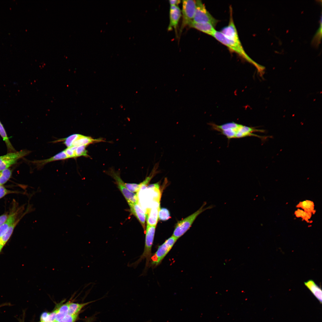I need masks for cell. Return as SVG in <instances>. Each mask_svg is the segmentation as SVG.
<instances>
[{"mask_svg":"<svg viewBox=\"0 0 322 322\" xmlns=\"http://www.w3.org/2000/svg\"><path fill=\"white\" fill-rule=\"evenodd\" d=\"M57 308L51 312H43L40 316L41 322H53L55 321Z\"/></svg>","mask_w":322,"mask_h":322,"instance_id":"44dd1931","label":"cell"},{"mask_svg":"<svg viewBox=\"0 0 322 322\" xmlns=\"http://www.w3.org/2000/svg\"><path fill=\"white\" fill-rule=\"evenodd\" d=\"M124 186L129 190L132 192L138 193L140 188L144 186L142 182L139 184L136 183H126L123 181L122 182Z\"/></svg>","mask_w":322,"mask_h":322,"instance_id":"d4e9b609","label":"cell"},{"mask_svg":"<svg viewBox=\"0 0 322 322\" xmlns=\"http://www.w3.org/2000/svg\"><path fill=\"white\" fill-rule=\"evenodd\" d=\"M304 284L321 303L322 296L321 289L312 280H309L304 282Z\"/></svg>","mask_w":322,"mask_h":322,"instance_id":"5bb4252c","label":"cell"},{"mask_svg":"<svg viewBox=\"0 0 322 322\" xmlns=\"http://www.w3.org/2000/svg\"><path fill=\"white\" fill-rule=\"evenodd\" d=\"M79 314L73 315L67 314L58 322H75L78 318Z\"/></svg>","mask_w":322,"mask_h":322,"instance_id":"f1b7e54d","label":"cell"},{"mask_svg":"<svg viewBox=\"0 0 322 322\" xmlns=\"http://www.w3.org/2000/svg\"><path fill=\"white\" fill-rule=\"evenodd\" d=\"M68 158L64 151L63 150L48 159L34 160L32 162L36 165L38 168H40L44 165L49 162L57 160H64Z\"/></svg>","mask_w":322,"mask_h":322,"instance_id":"7c38bea8","label":"cell"},{"mask_svg":"<svg viewBox=\"0 0 322 322\" xmlns=\"http://www.w3.org/2000/svg\"><path fill=\"white\" fill-rule=\"evenodd\" d=\"M0 135L3 139V140L5 142L7 149L9 150V151L12 152L16 151L11 144L7 135L6 131L0 121Z\"/></svg>","mask_w":322,"mask_h":322,"instance_id":"603a6c76","label":"cell"},{"mask_svg":"<svg viewBox=\"0 0 322 322\" xmlns=\"http://www.w3.org/2000/svg\"></svg>","mask_w":322,"mask_h":322,"instance_id":"8d00e7d4","label":"cell"},{"mask_svg":"<svg viewBox=\"0 0 322 322\" xmlns=\"http://www.w3.org/2000/svg\"><path fill=\"white\" fill-rule=\"evenodd\" d=\"M12 175V171L7 168L0 171V185L5 184L10 178Z\"/></svg>","mask_w":322,"mask_h":322,"instance_id":"cb8c5ba5","label":"cell"},{"mask_svg":"<svg viewBox=\"0 0 322 322\" xmlns=\"http://www.w3.org/2000/svg\"><path fill=\"white\" fill-rule=\"evenodd\" d=\"M196 9L193 21L198 23H209L215 27L218 22V20L208 11L201 1L196 0Z\"/></svg>","mask_w":322,"mask_h":322,"instance_id":"5b68a950","label":"cell"},{"mask_svg":"<svg viewBox=\"0 0 322 322\" xmlns=\"http://www.w3.org/2000/svg\"><path fill=\"white\" fill-rule=\"evenodd\" d=\"M80 134H73L67 137L59 139L53 142L56 143L63 142V143L67 147H69L72 146L73 143L78 137Z\"/></svg>","mask_w":322,"mask_h":322,"instance_id":"ffe728a7","label":"cell"},{"mask_svg":"<svg viewBox=\"0 0 322 322\" xmlns=\"http://www.w3.org/2000/svg\"><path fill=\"white\" fill-rule=\"evenodd\" d=\"M170 217V213L168 209L165 208H162L160 209L158 218L160 220L165 221L169 219Z\"/></svg>","mask_w":322,"mask_h":322,"instance_id":"83f0119b","label":"cell"},{"mask_svg":"<svg viewBox=\"0 0 322 322\" xmlns=\"http://www.w3.org/2000/svg\"><path fill=\"white\" fill-rule=\"evenodd\" d=\"M93 301H90L83 303H69L68 314L71 315L79 314L82 309L86 305Z\"/></svg>","mask_w":322,"mask_h":322,"instance_id":"ac0fdd59","label":"cell"},{"mask_svg":"<svg viewBox=\"0 0 322 322\" xmlns=\"http://www.w3.org/2000/svg\"><path fill=\"white\" fill-rule=\"evenodd\" d=\"M76 147V146H72L69 147H67L64 150L68 158H76L75 150Z\"/></svg>","mask_w":322,"mask_h":322,"instance_id":"f546056e","label":"cell"},{"mask_svg":"<svg viewBox=\"0 0 322 322\" xmlns=\"http://www.w3.org/2000/svg\"><path fill=\"white\" fill-rule=\"evenodd\" d=\"M181 1L179 0H171L169 1L170 6H177L180 3Z\"/></svg>","mask_w":322,"mask_h":322,"instance_id":"d6a6232c","label":"cell"},{"mask_svg":"<svg viewBox=\"0 0 322 322\" xmlns=\"http://www.w3.org/2000/svg\"><path fill=\"white\" fill-rule=\"evenodd\" d=\"M12 192H13L8 190L2 185H0V199L8 193Z\"/></svg>","mask_w":322,"mask_h":322,"instance_id":"4dcf8cb0","label":"cell"},{"mask_svg":"<svg viewBox=\"0 0 322 322\" xmlns=\"http://www.w3.org/2000/svg\"><path fill=\"white\" fill-rule=\"evenodd\" d=\"M294 214L297 217H301L303 220H305L307 222H309V220L311 218L312 214L299 209H298L295 212Z\"/></svg>","mask_w":322,"mask_h":322,"instance_id":"484cf974","label":"cell"},{"mask_svg":"<svg viewBox=\"0 0 322 322\" xmlns=\"http://www.w3.org/2000/svg\"><path fill=\"white\" fill-rule=\"evenodd\" d=\"M30 152L29 151L22 150L0 156V171L9 168L18 159L28 155Z\"/></svg>","mask_w":322,"mask_h":322,"instance_id":"52a82bcc","label":"cell"},{"mask_svg":"<svg viewBox=\"0 0 322 322\" xmlns=\"http://www.w3.org/2000/svg\"><path fill=\"white\" fill-rule=\"evenodd\" d=\"M189 26L191 27L212 36L216 31L214 27L209 23H198L192 21Z\"/></svg>","mask_w":322,"mask_h":322,"instance_id":"4fadbf2b","label":"cell"},{"mask_svg":"<svg viewBox=\"0 0 322 322\" xmlns=\"http://www.w3.org/2000/svg\"><path fill=\"white\" fill-rule=\"evenodd\" d=\"M129 205L131 213L136 217L144 229L145 230V213L138 203Z\"/></svg>","mask_w":322,"mask_h":322,"instance_id":"8fae6325","label":"cell"},{"mask_svg":"<svg viewBox=\"0 0 322 322\" xmlns=\"http://www.w3.org/2000/svg\"><path fill=\"white\" fill-rule=\"evenodd\" d=\"M160 209V202H155L151 208L146 210V219L147 225L156 226L158 218V213Z\"/></svg>","mask_w":322,"mask_h":322,"instance_id":"9c48e42d","label":"cell"},{"mask_svg":"<svg viewBox=\"0 0 322 322\" xmlns=\"http://www.w3.org/2000/svg\"><path fill=\"white\" fill-rule=\"evenodd\" d=\"M213 37L227 47L231 51L236 53L246 61L255 66L260 75H263L264 67L256 63L248 56L244 49L242 44H238L228 39L220 31L216 30Z\"/></svg>","mask_w":322,"mask_h":322,"instance_id":"7a4b0ae2","label":"cell"},{"mask_svg":"<svg viewBox=\"0 0 322 322\" xmlns=\"http://www.w3.org/2000/svg\"><path fill=\"white\" fill-rule=\"evenodd\" d=\"M9 216L7 214H4L0 216V227L5 222Z\"/></svg>","mask_w":322,"mask_h":322,"instance_id":"1f68e13d","label":"cell"},{"mask_svg":"<svg viewBox=\"0 0 322 322\" xmlns=\"http://www.w3.org/2000/svg\"><path fill=\"white\" fill-rule=\"evenodd\" d=\"M86 145L76 146L75 150L76 158L80 156L88 157V151L86 149Z\"/></svg>","mask_w":322,"mask_h":322,"instance_id":"4316f807","label":"cell"},{"mask_svg":"<svg viewBox=\"0 0 322 322\" xmlns=\"http://www.w3.org/2000/svg\"><path fill=\"white\" fill-rule=\"evenodd\" d=\"M69 303V302L66 303L57 308L58 312L56 315L55 321L58 322H59L66 315L68 314Z\"/></svg>","mask_w":322,"mask_h":322,"instance_id":"7402d4cb","label":"cell"},{"mask_svg":"<svg viewBox=\"0 0 322 322\" xmlns=\"http://www.w3.org/2000/svg\"><path fill=\"white\" fill-rule=\"evenodd\" d=\"M206 204V202L204 203L201 207L196 211L178 222L176 225L172 236L177 239H178L189 229L199 214L205 210L210 209L214 207V205H211L206 208H204Z\"/></svg>","mask_w":322,"mask_h":322,"instance_id":"3957f363","label":"cell"},{"mask_svg":"<svg viewBox=\"0 0 322 322\" xmlns=\"http://www.w3.org/2000/svg\"><path fill=\"white\" fill-rule=\"evenodd\" d=\"M110 175L115 180L118 188L121 192L127 201L129 205L138 203V193H135L129 190L123 184V181L119 176V174L114 171H111Z\"/></svg>","mask_w":322,"mask_h":322,"instance_id":"ba28073f","label":"cell"},{"mask_svg":"<svg viewBox=\"0 0 322 322\" xmlns=\"http://www.w3.org/2000/svg\"><path fill=\"white\" fill-rule=\"evenodd\" d=\"M256 132H263L264 131L233 122L223 125L221 134L225 136L228 140L249 136L256 137L262 139L265 138V137L260 136L253 133Z\"/></svg>","mask_w":322,"mask_h":322,"instance_id":"6da1fadb","label":"cell"},{"mask_svg":"<svg viewBox=\"0 0 322 322\" xmlns=\"http://www.w3.org/2000/svg\"><path fill=\"white\" fill-rule=\"evenodd\" d=\"M95 317H91L86 320L85 322H93L95 319Z\"/></svg>","mask_w":322,"mask_h":322,"instance_id":"836d02e7","label":"cell"},{"mask_svg":"<svg viewBox=\"0 0 322 322\" xmlns=\"http://www.w3.org/2000/svg\"><path fill=\"white\" fill-rule=\"evenodd\" d=\"M53 322H57V321H53Z\"/></svg>","mask_w":322,"mask_h":322,"instance_id":"d590c367","label":"cell"},{"mask_svg":"<svg viewBox=\"0 0 322 322\" xmlns=\"http://www.w3.org/2000/svg\"><path fill=\"white\" fill-rule=\"evenodd\" d=\"M19 219L15 221L10 227L6 233L0 238V252L11 236L15 227L19 221Z\"/></svg>","mask_w":322,"mask_h":322,"instance_id":"d6986e66","label":"cell"},{"mask_svg":"<svg viewBox=\"0 0 322 322\" xmlns=\"http://www.w3.org/2000/svg\"><path fill=\"white\" fill-rule=\"evenodd\" d=\"M314 207L313 202L309 200H306L300 202L296 206L297 208H301L304 211L312 214H314L315 213Z\"/></svg>","mask_w":322,"mask_h":322,"instance_id":"e0dca14e","label":"cell"},{"mask_svg":"<svg viewBox=\"0 0 322 322\" xmlns=\"http://www.w3.org/2000/svg\"><path fill=\"white\" fill-rule=\"evenodd\" d=\"M177 240V239L172 236L159 246L156 251L151 256L149 267H154L160 264L171 250Z\"/></svg>","mask_w":322,"mask_h":322,"instance_id":"277c9868","label":"cell"},{"mask_svg":"<svg viewBox=\"0 0 322 322\" xmlns=\"http://www.w3.org/2000/svg\"><path fill=\"white\" fill-rule=\"evenodd\" d=\"M5 305H7V304H2L1 305H0V307H2L3 306H5Z\"/></svg>","mask_w":322,"mask_h":322,"instance_id":"e575fe53","label":"cell"},{"mask_svg":"<svg viewBox=\"0 0 322 322\" xmlns=\"http://www.w3.org/2000/svg\"><path fill=\"white\" fill-rule=\"evenodd\" d=\"M17 214V211L12 213L5 222L0 227V238L6 233L10 227L15 222Z\"/></svg>","mask_w":322,"mask_h":322,"instance_id":"2e32d148","label":"cell"},{"mask_svg":"<svg viewBox=\"0 0 322 322\" xmlns=\"http://www.w3.org/2000/svg\"><path fill=\"white\" fill-rule=\"evenodd\" d=\"M196 7V0H186L182 1V24L180 28L181 32L183 28L193 21Z\"/></svg>","mask_w":322,"mask_h":322,"instance_id":"8992f818","label":"cell"},{"mask_svg":"<svg viewBox=\"0 0 322 322\" xmlns=\"http://www.w3.org/2000/svg\"><path fill=\"white\" fill-rule=\"evenodd\" d=\"M101 141H102L101 139H94L90 137L80 134L78 137L74 142L72 146H87L91 143Z\"/></svg>","mask_w":322,"mask_h":322,"instance_id":"9a60e30c","label":"cell"},{"mask_svg":"<svg viewBox=\"0 0 322 322\" xmlns=\"http://www.w3.org/2000/svg\"><path fill=\"white\" fill-rule=\"evenodd\" d=\"M181 15V10L177 6H170L168 31L172 30L173 28L176 29Z\"/></svg>","mask_w":322,"mask_h":322,"instance_id":"30bf717a","label":"cell"}]
</instances>
